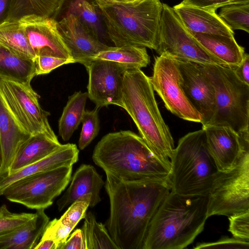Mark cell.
Returning <instances> with one entry per match:
<instances>
[{
    "mask_svg": "<svg viewBox=\"0 0 249 249\" xmlns=\"http://www.w3.org/2000/svg\"><path fill=\"white\" fill-rule=\"evenodd\" d=\"M62 146L58 139H53L46 134L31 135L17 151L8 174L43 159Z\"/></svg>",
    "mask_w": 249,
    "mask_h": 249,
    "instance_id": "cell-23",
    "label": "cell"
},
{
    "mask_svg": "<svg viewBox=\"0 0 249 249\" xmlns=\"http://www.w3.org/2000/svg\"><path fill=\"white\" fill-rule=\"evenodd\" d=\"M144 0H125L124 2L136 3L142 2Z\"/></svg>",
    "mask_w": 249,
    "mask_h": 249,
    "instance_id": "cell-46",
    "label": "cell"
},
{
    "mask_svg": "<svg viewBox=\"0 0 249 249\" xmlns=\"http://www.w3.org/2000/svg\"><path fill=\"white\" fill-rule=\"evenodd\" d=\"M102 3H114L124 2L125 0H94Z\"/></svg>",
    "mask_w": 249,
    "mask_h": 249,
    "instance_id": "cell-45",
    "label": "cell"
},
{
    "mask_svg": "<svg viewBox=\"0 0 249 249\" xmlns=\"http://www.w3.org/2000/svg\"><path fill=\"white\" fill-rule=\"evenodd\" d=\"M57 249V246L55 242L49 239H41L35 248V249Z\"/></svg>",
    "mask_w": 249,
    "mask_h": 249,
    "instance_id": "cell-43",
    "label": "cell"
},
{
    "mask_svg": "<svg viewBox=\"0 0 249 249\" xmlns=\"http://www.w3.org/2000/svg\"><path fill=\"white\" fill-rule=\"evenodd\" d=\"M75 63L68 59L48 56H37L35 59L36 76L48 74L57 68L65 64Z\"/></svg>",
    "mask_w": 249,
    "mask_h": 249,
    "instance_id": "cell-38",
    "label": "cell"
},
{
    "mask_svg": "<svg viewBox=\"0 0 249 249\" xmlns=\"http://www.w3.org/2000/svg\"><path fill=\"white\" fill-rule=\"evenodd\" d=\"M92 159L105 173L124 180L170 181V170L141 136L130 130L106 134L95 146Z\"/></svg>",
    "mask_w": 249,
    "mask_h": 249,
    "instance_id": "cell-3",
    "label": "cell"
},
{
    "mask_svg": "<svg viewBox=\"0 0 249 249\" xmlns=\"http://www.w3.org/2000/svg\"><path fill=\"white\" fill-rule=\"evenodd\" d=\"M74 228L63 224L59 219L54 218L49 221L41 236V239H49L53 240L59 249L66 241Z\"/></svg>",
    "mask_w": 249,
    "mask_h": 249,
    "instance_id": "cell-35",
    "label": "cell"
},
{
    "mask_svg": "<svg viewBox=\"0 0 249 249\" xmlns=\"http://www.w3.org/2000/svg\"><path fill=\"white\" fill-rule=\"evenodd\" d=\"M94 2L107 36L115 47L130 45L157 51L162 11L160 0H145L136 3Z\"/></svg>",
    "mask_w": 249,
    "mask_h": 249,
    "instance_id": "cell-5",
    "label": "cell"
},
{
    "mask_svg": "<svg viewBox=\"0 0 249 249\" xmlns=\"http://www.w3.org/2000/svg\"><path fill=\"white\" fill-rule=\"evenodd\" d=\"M9 0H0V22H1L6 12Z\"/></svg>",
    "mask_w": 249,
    "mask_h": 249,
    "instance_id": "cell-44",
    "label": "cell"
},
{
    "mask_svg": "<svg viewBox=\"0 0 249 249\" xmlns=\"http://www.w3.org/2000/svg\"><path fill=\"white\" fill-rule=\"evenodd\" d=\"M62 10L66 12L64 15L76 16L100 40L102 36H107L101 15L93 0H64L59 13Z\"/></svg>",
    "mask_w": 249,
    "mask_h": 249,
    "instance_id": "cell-25",
    "label": "cell"
},
{
    "mask_svg": "<svg viewBox=\"0 0 249 249\" xmlns=\"http://www.w3.org/2000/svg\"><path fill=\"white\" fill-rule=\"evenodd\" d=\"M36 56H48L73 60L59 32L57 21L35 15L18 20Z\"/></svg>",
    "mask_w": 249,
    "mask_h": 249,
    "instance_id": "cell-16",
    "label": "cell"
},
{
    "mask_svg": "<svg viewBox=\"0 0 249 249\" xmlns=\"http://www.w3.org/2000/svg\"><path fill=\"white\" fill-rule=\"evenodd\" d=\"M81 228L86 249H119L106 226L98 222L91 212L86 213Z\"/></svg>",
    "mask_w": 249,
    "mask_h": 249,
    "instance_id": "cell-31",
    "label": "cell"
},
{
    "mask_svg": "<svg viewBox=\"0 0 249 249\" xmlns=\"http://www.w3.org/2000/svg\"><path fill=\"white\" fill-rule=\"evenodd\" d=\"M104 184L102 176L94 166L81 165L74 173L68 188L57 201L58 211H61L75 201L87 197L91 198L89 207H95L101 200L100 191Z\"/></svg>",
    "mask_w": 249,
    "mask_h": 249,
    "instance_id": "cell-19",
    "label": "cell"
},
{
    "mask_svg": "<svg viewBox=\"0 0 249 249\" xmlns=\"http://www.w3.org/2000/svg\"><path fill=\"white\" fill-rule=\"evenodd\" d=\"M218 171L203 128L181 138L171 159V191L185 196L208 195Z\"/></svg>",
    "mask_w": 249,
    "mask_h": 249,
    "instance_id": "cell-6",
    "label": "cell"
},
{
    "mask_svg": "<svg viewBox=\"0 0 249 249\" xmlns=\"http://www.w3.org/2000/svg\"><path fill=\"white\" fill-rule=\"evenodd\" d=\"M218 15L232 31L241 30L249 33V2L223 6Z\"/></svg>",
    "mask_w": 249,
    "mask_h": 249,
    "instance_id": "cell-32",
    "label": "cell"
},
{
    "mask_svg": "<svg viewBox=\"0 0 249 249\" xmlns=\"http://www.w3.org/2000/svg\"><path fill=\"white\" fill-rule=\"evenodd\" d=\"M31 136L16 119L0 92V177L9 174L17 151Z\"/></svg>",
    "mask_w": 249,
    "mask_h": 249,
    "instance_id": "cell-18",
    "label": "cell"
},
{
    "mask_svg": "<svg viewBox=\"0 0 249 249\" xmlns=\"http://www.w3.org/2000/svg\"><path fill=\"white\" fill-rule=\"evenodd\" d=\"M36 76L35 60L0 47V78L30 84Z\"/></svg>",
    "mask_w": 249,
    "mask_h": 249,
    "instance_id": "cell-27",
    "label": "cell"
},
{
    "mask_svg": "<svg viewBox=\"0 0 249 249\" xmlns=\"http://www.w3.org/2000/svg\"><path fill=\"white\" fill-rule=\"evenodd\" d=\"M59 249H86L81 229L75 230L69 235Z\"/></svg>",
    "mask_w": 249,
    "mask_h": 249,
    "instance_id": "cell-41",
    "label": "cell"
},
{
    "mask_svg": "<svg viewBox=\"0 0 249 249\" xmlns=\"http://www.w3.org/2000/svg\"><path fill=\"white\" fill-rule=\"evenodd\" d=\"M181 2L196 7L216 11L217 9L228 5L249 3V0H183Z\"/></svg>",
    "mask_w": 249,
    "mask_h": 249,
    "instance_id": "cell-40",
    "label": "cell"
},
{
    "mask_svg": "<svg viewBox=\"0 0 249 249\" xmlns=\"http://www.w3.org/2000/svg\"><path fill=\"white\" fill-rule=\"evenodd\" d=\"M79 152L75 144H63L61 148L43 159L0 177V196L6 187L19 179L61 166H73L78 160Z\"/></svg>",
    "mask_w": 249,
    "mask_h": 249,
    "instance_id": "cell-21",
    "label": "cell"
},
{
    "mask_svg": "<svg viewBox=\"0 0 249 249\" xmlns=\"http://www.w3.org/2000/svg\"><path fill=\"white\" fill-rule=\"evenodd\" d=\"M44 210H36L34 216L27 223L0 238V249H35L50 221Z\"/></svg>",
    "mask_w": 249,
    "mask_h": 249,
    "instance_id": "cell-22",
    "label": "cell"
},
{
    "mask_svg": "<svg viewBox=\"0 0 249 249\" xmlns=\"http://www.w3.org/2000/svg\"><path fill=\"white\" fill-rule=\"evenodd\" d=\"M0 47L25 58L36 57L18 20L0 22Z\"/></svg>",
    "mask_w": 249,
    "mask_h": 249,
    "instance_id": "cell-28",
    "label": "cell"
},
{
    "mask_svg": "<svg viewBox=\"0 0 249 249\" xmlns=\"http://www.w3.org/2000/svg\"><path fill=\"white\" fill-rule=\"evenodd\" d=\"M72 166H61L19 179L6 187L2 195L28 208L45 209L69 183Z\"/></svg>",
    "mask_w": 249,
    "mask_h": 249,
    "instance_id": "cell-9",
    "label": "cell"
},
{
    "mask_svg": "<svg viewBox=\"0 0 249 249\" xmlns=\"http://www.w3.org/2000/svg\"><path fill=\"white\" fill-rule=\"evenodd\" d=\"M87 92H75L69 96L58 121V133L62 140L67 141L82 122L87 100Z\"/></svg>",
    "mask_w": 249,
    "mask_h": 249,
    "instance_id": "cell-29",
    "label": "cell"
},
{
    "mask_svg": "<svg viewBox=\"0 0 249 249\" xmlns=\"http://www.w3.org/2000/svg\"><path fill=\"white\" fill-rule=\"evenodd\" d=\"M88 198L78 199L72 203L65 213L59 219L63 224L76 227L80 221L84 218L86 211L89 207Z\"/></svg>",
    "mask_w": 249,
    "mask_h": 249,
    "instance_id": "cell-37",
    "label": "cell"
},
{
    "mask_svg": "<svg viewBox=\"0 0 249 249\" xmlns=\"http://www.w3.org/2000/svg\"><path fill=\"white\" fill-rule=\"evenodd\" d=\"M149 79L154 90L169 111L180 119L201 123L200 114L191 104L181 87L177 59L164 54L156 57Z\"/></svg>",
    "mask_w": 249,
    "mask_h": 249,
    "instance_id": "cell-12",
    "label": "cell"
},
{
    "mask_svg": "<svg viewBox=\"0 0 249 249\" xmlns=\"http://www.w3.org/2000/svg\"><path fill=\"white\" fill-rule=\"evenodd\" d=\"M118 63L128 69H140L146 67L150 62L146 48L134 45L111 47L97 54L93 58Z\"/></svg>",
    "mask_w": 249,
    "mask_h": 249,
    "instance_id": "cell-30",
    "label": "cell"
},
{
    "mask_svg": "<svg viewBox=\"0 0 249 249\" xmlns=\"http://www.w3.org/2000/svg\"><path fill=\"white\" fill-rule=\"evenodd\" d=\"M0 92L16 119L31 135L44 134L57 139L48 121L50 113L42 109L30 84L0 78Z\"/></svg>",
    "mask_w": 249,
    "mask_h": 249,
    "instance_id": "cell-11",
    "label": "cell"
},
{
    "mask_svg": "<svg viewBox=\"0 0 249 249\" xmlns=\"http://www.w3.org/2000/svg\"><path fill=\"white\" fill-rule=\"evenodd\" d=\"M194 249H249V242L225 237L215 242L199 243Z\"/></svg>",
    "mask_w": 249,
    "mask_h": 249,
    "instance_id": "cell-39",
    "label": "cell"
},
{
    "mask_svg": "<svg viewBox=\"0 0 249 249\" xmlns=\"http://www.w3.org/2000/svg\"><path fill=\"white\" fill-rule=\"evenodd\" d=\"M208 195L185 196L171 191L149 225L142 249H183L203 231L208 218Z\"/></svg>",
    "mask_w": 249,
    "mask_h": 249,
    "instance_id": "cell-2",
    "label": "cell"
},
{
    "mask_svg": "<svg viewBox=\"0 0 249 249\" xmlns=\"http://www.w3.org/2000/svg\"><path fill=\"white\" fill-rule=\"evenodd\" d=\"M199 65L214 90L215 111L208 125L228 126L238 133L249 130V85L229 66Z\"/></svg>",
    "mask_w": 249,
    "mask_h": 249,
    "instance_id": "cell-7",
    "label": "cell"
},
{
    "mask_svg": "<svg viewBox=\"0 0 249 249\" xmlns=\"http://www.w3.org/2000/svg\"><path fill=\"white\" fill-rule=\"evenodd\" d=\"M89 74L88 98L99 108L122 107L124 80L128 68L113 61L95 59L86 66Z\"/></svg>",
    "mask_w": 249,
    "mask_h": 249,
    "instance_id": "cell-13",
    "label": "cell"
},
{
    "mask_svg": "<svg viewBox=\"0 0 249 249\" xmlns=\"http://www.w3.org/2000/svg\"><path fill=\"white\" fill-rule=\"evenodd\" d=\"M1 162V148H0V165Z\"/></svg>",
    "mask_w": 249,
    "mask_h": 249,
    "instance_id": "cell-47",
    "label": "cell"
},
{
    "mask_svg": "<svg viewBox=\"0 0 249 249\" xmlns=\"http://www.w3.org/2000/svg\"><path fill=\"white\" fill-rule=\"evenodd\" d=\"M56 21L59 32L75 63L86 66L99 53L111 47L94 36L71 14H65Z\"/></svg>",
    "mask_w": 249,
    "mask_h": 249,
    "instance_id": "cell-17",
    "label": "cell"
},
{
    "mask_svg": "<svg viewBox=\"0 0 249 249\" xmlns=\"http://www.w3.org/2000/svg\"><path fill=\"white\" fill-rule=\"evenodd\" d=\"M177 61L183 90L200 114L202 126L208 125L213 116L215 107L214 90L211 82L199 64L180 60Z\"/></svg>",
    "mask_w": 249,
    "mask_h": 249,
    "instance_id": "cell-15",
    "label": "cell"
},
{
    "mask_svg": "<svg viewBox=\"0 0 249 249\" xmlns=\"http://www.w3.org/2000/svg\"><path fill=\"white\" fill-rule=\"evenodd\" d=\"M64 0H9L2 21L18 20L35 15L56 20Z\"/></svg>",
    "mask_w": 249,
    "mask_h": 249,
    "instance_id": "cell-26",
    "label": "cell"
},
{
    "mask_svg": "<svg viewBox=\"0 0 249 249\" xmlns=\"http://www.w3.org/2000/svg\"><path fill=\"white\" fill-rule=\"evenodd\" d=\"M238 78L243 83L249 85V55L245 53L241 62L236 66L232 67Z\"/></svg>",
    "mask_w": 249,
    "mask_h": 249,
    "instance_id": "cell-42",
    "label": "cell"
},
{
    "mask_svg": "<svg viewBox=\"0 0 249 249\" xmlns=\"http://www.w3.org/2000/svg\"><path fill=\"white\" fill-rule=\"evenodd\" d=\"M190 32L204 48L226 65L233 67L242 60L244 48L234 36Z\"/></svg>",
    "mask_w": 249,
    "mask_h": 249,
    "instance_id": "cell-24",
    "label": "cell"
},
{
    "mask_svg": "<svg viewBox=\"0 0 249 249\" xmlns=\"http://www.w3.org/2000/svg\"><path fill=\"white\" fill-rule=\"evenodd\" d=\"M229 217V231L233 237L249 242V211L239 213Z\"/></svg>",
    "mask_w": 249,
    "mask_h": 249,
    "instance_id": "cell-36",
    "label": "cell"
},
{
    "mask_svg": "<svg viewBox=\"0 0 249 249\" xmlns=\"http://www.w3.org/2000/svg\"><path fill=\"white\" fill-rule=\"evenodd\" d=\"M149 77L140 69L127 70L122 107L132 119L141 137L170 170L174 142L159 109Z\"/></svg>",
    "mask_w": 249,
    "mask_h": 249,
    "instance_id": "cell-4",
    "label": "cell"
},
{
    "mask_svg": "<svg viewBox=\"0 0 249 249\" xmlns=\"http://www.w3.org/2000/svg\"><path fill=\"white\" fill-rule=\"evenodd\" d=\"M105 173L110 212L105 225L119 249H142L150 222L171 190L170 182L129 181Z\"/></svg>",
    "mask_w": 249,
    "mask_h": 249,
    "instance_id": "cell-1",
    "label": "cell"
},
{
    "mask_svg": "<svg viewBox=\"0 0 249 249\" xmlns=\"http://www.w3.org/2000/svg\"><path fill=\"white\" fill-rule=\"evenodd\" d=\"M173 9L190 32L234 36V31L220 18L215 11L182 2L175 5Z\"/></svg>",
    "mask_w": 249,
    "mask_h": 249,
    "instance_id": "cell-20",
    "label": "cell"
},
{
    "mask_svg": "<svg viewBox=\"0 0 249 249\" xmlns=\"http://www.w3.org/2000/svg\"><path fill=\"white\" fill-rule=\"evenodd\" d=\"M249 211V152L231 169L220 172L208 194L207 215H231Z\"/></svg>",
    "mask_w": 249,
    "mask_h": 249,
    "instance_id": "cell-8",
    "label": "cell"
},
{
    "mask_svg": "<svg viewBox=\"0 0 249 249\" xmlns=\"http://www.w3.org/2000/svg\"><path fill=\"white\" fill-rule=\"evenodd\" d=\"M156 52L159 55L200 65H226L200 44L184 26L173 7L165 3H162L160 42Z\"/></svg>",
    "mask_w": 249,
    "mask_h": 249,
    "instance_id": "cell-10",
    "label": "cell"
},
{
    "mask_svg": "<svg viewBox=\"0 0 249 249\" xmlns=\"http://www.w3.org/2000/svg\"><path fill=\"white\" fill-rule=\"evenodd\" d=\"M202 128L209 152L220 172L231 169L243 154L249 152V130L238 133L229 127L215 125Z\"/></svg>",
    "mask_w": 249,
    "mask_h": 249,
    "instance_id": "cell-14",
    "label": "cell"
},
{
    "mask_svg": "<svg viewBox=\"0 0 249 249\" xmlns=\"http://www.w3.org/2000/svg\"><path fill=\"white\" fill-rule=\"evenodd\" d=\"M98 108L85 110L81 123L82 130L78 141V146L83 150L97 136L100 130V120Z\"/></svg>",
    "mask_w": 249,
    "mask_h": 249,
    "instance_id": "cell-34",
    "label": "cell"
},
{
    "mask_svg": "<svg viewBox=\"0 0 249 249\" xmlns=\"http://www.w3.org/2000/svg\"><path fill=\"white\" fill-rule=\"evenodd\" d=\"M35 213H15L10 212L6 205L0 206V238L6 236L32 219Z\"/></svg>",
    "mask_w": 249,
    "mask_h": 249,
    "instance_id": "cell-33",
    "label": "cell"
}]
</instances>
